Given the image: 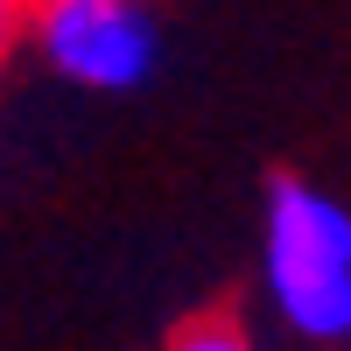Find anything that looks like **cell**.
<instances>
[{
  "label": "cell",
  "mask_w": 351,
  "mask_h": 351,
  "mask_svg": "<svg viewBox=\"0 0 351 351\" xmlns=\"http://www.w3.org/2000/svg\"><path fill=\"white\" fill-rule=\"evenodd\" d=\"M260 295L309 344H351V211L302 183L274 176L260 211Z\"/></svg>",
  "instance_id": "obj_1"
},
{
  "label": "cell",
  "mask_w": 351,
  "mask_h": 351,
  "mask_svg": "<svg viewBox=\"0 0 351 351\" xmlns=\"http://www.w3.org/2000/svg\"><path fill=\"white\" fill-rule=\"evenodd\" d=\"M8 28L49 77L99 99L141 92L162 64V28L148 0H28Z\"/></svg>",
  "instance_id": "obj_2"
},
{
  "label": "cell",
  "mask_w": 351,
  "mask_h": 351,
  "mask_svg": "<svg viewBox=\"0 0 351 351\" xmlns=\"http://www.w3.org/2000/svg\"><path fill=\"white\" fill-rule=\"evenodd\" d=\"M169 351H253V337L232 324V316H190V324L169 337Z\"/></svg>",
  "instance_id": "obj_3"
},
{
  "label": "cell",
  "mask_w": 351,
  "mask_h": 351,
  "mask_svg": "<svg viewBox=\"0 0 351 351\" xmlns=\"http://www.w3.org/2000/svg\"><path fill=\"white\" fill-rule=\"evenodd\" d=\"M0 8H8V21H14V14H21V8H28V0H0Z\"/></svg>",
  "instance_id": "obj_4"
}]
</instances>
